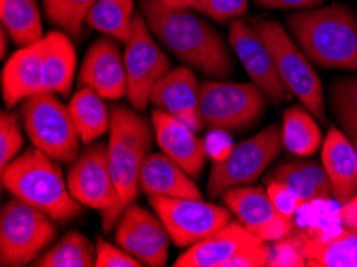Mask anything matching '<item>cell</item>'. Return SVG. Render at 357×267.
Masks as SVG:
<instances>
[{
  "label": "cell",
  "mask_w": 357,
  "mask_h": 267,
  "mask_svg": "<svg viewBox=\"0 0 357 267\" xmlns=\"http://www.w3.org/2000/svg\"><path fill=\"white\" fill-rule=\"evenodd\" d=\"M266 190L275 208L289 218H294L296 215V211H298L303 205H306L305 201L300 197H296L291 190H289L279 183H268Z\"/></svg>",
  "instance_id": "obj_37"
},
{
  "label": "cell",
  "mask_w": 357,
  "mask_h": 267,
  "mask_svg": "<svg viewBox=\"0 0 357 267\" xmlns=\"http://www.w3.org/2000/svg\"><path fill=\"white\" fill-rule=\"evenodd\" d=\"M102 100L95 90L82 86L69 102V112L84 144L93 143L111 127V114Z\"/></svg>",
  "instance_id": "obj_26"
},
{
  "label": "cell",
  "mask_w": 357,
  "mask_h": 267,
  "mask_svg": "<svg viewBox=\"0 0 357 267\" xmlns=\"http://www.w3.org/2000/svg\"><path fill=\"white\" fill-rule=\"evenodd\" d=\"M273 243L268 266H306L301 236H290L289 234L287 237Z\"/></svg>",
  "instance_id": "obj_34"
},
{
  "label": "cell",
  "mask_w": 357,
  "mask_h": 267,
  "mask_svg": "<svg viewBox=\"0 0 357 267\" xmlns=\"http://www.w3.org/2000/svg\"><path fill=\"white\" fill-rule=\"evenodd\" d=\"M284 147L296 157L316 154L322 143L321 128L305 106H291L284 112Z\"/></svg>",
  "instance_id": "obj_28"
},
{
  "label": "cell",
  "mask_w": 357,
  "mask_h": 267,
  "mask_svg": "<svg viewBox=\"0 0 357 267\" xmlns=\"http://www.w3.org/2000/svg\"><path fill=\"white\" fill-rule=\"evenodd\" d=\"M56 221L15 197L0 211V264L18 267L34 263L56 237Z\"/></svg>",
  "instance_id": "obj_6"
},
{
  "label": "cell",
  "mask_w": 357,
  "mask_h": 267,
  "mask_svg": "<svg viewBox=\"0 0 357 267\" xmlns=\"http://www.w3.org/2000/svg\"><path fill=\"white\" fill-rule=\"evenodd\" d=\"M153 36L183 63L215 79L234 73V59L215 27L188 8H170L159 0H139Z\"/></svg>",
  "instance_id": "obj_1"
},
{
  "label": "cell",
  "mask_w": 357,
  "mask_h": 267,
  "mask_svg": "<svg viewBox=\"0 0 357 267\" xmlns=\"http://www.w3.org/2000/svg\"><path fill=\"white\" fill-rule=\"evenodd\" d=\"M221 197L237 221L263 242L280 241L294 231V218L280 213L263 188H232Z\"/></svg>",
  "instance_id": "obj_15"
},
{
  "label": "cell",
  "mask_w": 357,
  "mask_h": 267,
  "mask_svg": "<svg viewBox=\"0 0 357 267\" xmlns=\"http://www.w3.org/2000/svg\"><path fill=\"white\" fill-rule=\"evenodd\" d=\"M287 24L307 59L327 69L357 70V18L342 3L301 10Z\"/></svg>",
  "instance_id": "obj_2"
},
{
  "label": "cell",
  "mask_w": 357,
  "mask_h": 267,
  "mask_svg": "<svg viewBox=\"0 0 357 267\" xmlns=\"http://www.w3.org/2000/svg\"><path fill=\"white\" fill-rule=\"evenodd\" d=\"M154 136L162 152L176 162L191 178L202 173L207 160V146L197 138L196 132L169 112L155 107L151 114Z\"/></svg>",
  "instance_id": "obj_17"
},
{
  "label": "cell",
  "mask_w": 357,
  "mask_h": 267,
  "mask_svg": "<svg viewBox=\"0 0 357 267\" xmlns=\"http://www.w3.org/2000/svg\"><path fill=\"white\" fill-rule=\"evenodd\" d=\"M282 147V128L279 125H271L232 147L228 159L213 163L208 178L210 197L223 195L232 188L250 186L278 159Z\"/></svg>",
  "instance_id": "obj_8"
},
{
  "label": "cell",
  "mask_w": 357,
  "mask_h": 267,
  "mask_svg": "<svg viewBox=\"0 0 357 267\" xmlns=\"http://www.w3.org/2000/svg\"><path fill=\"white\" fill-rule=\"evenodd\" d=\"M200 84L191 68L172 69L154 85L149 102L185 122L194 132L204 128L199 112Z\"/></svg>",
  "instance_id": "obj_18"
},
{
  "label": "cell",
  "mask_w": 357,
  "mask_h": 267,
  "mask_svg": "<svg viewBox=\"0 0 357 267\" xmlns=\"http://www.w3.org/2000/svg\"><path fill=\"white\" fill-rule=\"evenodd\" d=\"M248 0H200L196 12L220 23L241 18L247 13Z\"/></svg>",
  "instance_id": "obj_35"
},
{
  "label": "cell",
  "mask_w": 357,
  "mask_h": 267,
  "mask_svg": "<svg viewBox=\"0 0 357 267\" xmlns=\"http://www.w3.org/2000/svg\"><path fill=\"white\" fill-rule=\"evenodd\" d=\"M96 267H142V261L133 258L122 247H116L105 238H96Z\"/></svg>",
  "instance_id": "obj_36"
},
{
  "label": "cell",
  "mask_w": 357,
  "mask_h": 267,
  "mask_svg": "<svg viewBox=\"0 0 357 267\" xmlns=\"http://www.w3.org/2000/svg\"><path fill=\"white\" fill-rule=\"evenodd\" d=\"M253 27L266 43L278 66L280 77L289 86L294 96L321 122H326V105H324L322 82L310 59L301 48L295 45L287 31L271 18H257Z\"/></svg>",
  "instance_id": "obj_5"
},
{
  "label": "cell",
  "mask_w": 357,
  "mask_h": 267,
  "mask_svg": "<svg viewBox=\"0 0 357 267\" xmlns=\"http://www.w3.org/2000/svg\"><path fill=\"white\" fill-rule=\"evenodd\" d=\"M263 243L259 237L247 231L239 221H231L204 241L191 245L175 261L176 267H226L232 258L247 248Z\"/></svg>",
  "instance_id": "obj_19"
},
{
  "label": "cell",
  "mask_w": 357,
  "mask_h": 267,
  "mask_svg": "<svg viewBox=\"0 0 357 267\" xmlns=\"http://www.w3.org/2000/svg\"><path fill=\"white\" fill-rule=\"evenodd\" d=\"M322 165L333 199L342 205L353 199L357 194V151L348 136L335 127L328 130L324 141Z\"/></svg>",
  "instance_id": "obj_21"
},
{
  "label": "cell",
  "mask_w": 357,
  "mask_h": 267,
  "mask_svg": "<svg viewBox=\"0 0 357 267\" xmlns=\"http://www.w3.org/2000/svg\"><path fill=\"white\" fill-rule=\"evenodd\" d=\"M96 261V247L84 234L73 231L34 261L37 267H91Z\"/></svg>",
  "instance_id": "obj_30"
},
{
  "label": "cell",
  "mask_w": 357,
  "mask_h": 267,
  "mask_svg": "<svg viewBox=\"0 0 357 267\" xmlns=\"http://www.w3.org/2000/svg\"><path fill=\"white\" fill-rule=\"evenodd\" d=\"M324 0H255V3L263 8L274 10H310L316 8Z\"/></svg>",
  "instance_id": "obj_38"
},
{
  "label": "cell",
  "mask_w": 357,
  "mask_h": 267,
  "mask_svg": "<svg viewBox=\"0 0 357 267\" xmlns=\"http://www.w3.org/2000/svg\"><path fill=\"white\" fill-rule=\"evenodd\" d=\"M2 26L18 47H28L43 37L40 10L36 0H0Z\"/></svg>",
  "instance_id": "obj_27"
},
{
  "label": "cell",
  "mask_w": 357,
  "mask_h": 267,
  "mask_svg": "<svg viewBox=\"0 0 357 267\" xmlns=\"http://www.w3.org/2000/svg\"><path fill=\"white\" fill-rule=\"evenodd\" d=\"M43 37L32 45L21 47L5 63L2 95L7 107H13L31 96L45 93V85H43L45 39Z\"/></svg>",
  "instance_id": "obj_20"
},
{
  "label": "cell",
  "mask_w": 357,
  "mask_h": 267,
  "mask_svg": "<svg viewBox=\"0 0 357 267\" xmlns=\"http://www.w3.org/2000/svg\"><path fill=\"white\" fill-rule=\"evenodd\" d=\"M114 238L119 247L142 261L143 266L167 264L172 238L158 213L135 204L127 206L116 224Z\"/></svg>",
  "instance_id": "obj_14"
},
{
  "label": "cell",
  "mask_w": 357,
  "mask_h": 267,
  "mask_svg": "<svg viewBox=\"0 0 357 267\" xmlns=\"http://www.w3.org/2000/svg\"><path fill=\"white\" fill-rule=\"evenodd\" d=\"M160 3H164L165 7H170V8H188L191 10L194 8L196 10L197 3L200 0H159Z\"/></svg>",
  "instance_id": "obj_40"
},
{
  "label": "cell",
  "mask_w": 357,
  "mask_h": 267,
  "mask_svg": "<svg viewBox=\"0 0 357 267\" xmlns=\"http://www.w3.org/2000/svg\"><path fill=\"white\" fill-rule=\"evenodd\" d=\"M135 0H98L86 15L85 23L101 32L126 43L132 34Z\"/></svg>",
  "instance_id": "obj_29"
},
{
  "label": "cell",
  "mask_w": 357,
  "mask_h": 267,
  "mask_svg": "<svg viewBox=\"0 0 357 267\" xmlns=\"http://www.w3.org/2000/svg\"><path fill=\"white\" fill-rule=\"evenodd\" d=\"M8 32L5 27L2 26V29H0V40H2V47H0V50H2V53H0V56H2V59H5V56H7V48H8V43H7V39H8Z\"/></svg>",
  "instance_id": "obj_41"
},
{
  "label": "cell",
  "mask_w": 357,
  "mask_h": 267,
  "mask_svg": "<svg viewBox=\"0 0 357 267\" xmlns=\"http://www.w3.org/2000/svg\"><path fill=\"white\" fill-rule=\"evenodd\" d=\"M137 109L126 106L112 107L109 127V168L117 190V206L111 218V231L116 227L123 210L137 199L139 171L153 144V130Z\"/></svg>",
  "instance_id": "obj_4"
},
{
  "label": "cell",
  "mask_w": 357,
  "mask_h": 267,
  "mask_svg": "<svg viewBox=\"0 0 357 267\" xmlns=\"http://www.w3.org/2000/svg\"><path fill=\"white\" fill-rule=\"evenodd\" d=\"M332 109L357 151V75L340 79L332 86Z\"/></svg>",
  "instance_id": "obj_32"
},
{
  "label": "cell",
  "mask_w": 357,
  "mask_h": 267,
  "mask_svg": "<svg viewBox=\"0 0 357 267\" xmlns=\"http://www.w3.org/2000/svg\"><path fill=\"white\" fill-rule=\"evenodd\" d=\"M68 186L80 205L102 211V229L111 232L117 190L112 181L107 144L96 143L86 147L69 170Z\"/></svg>",
  "instance_id": "obj_12"
},
{
  "label": "cell",
  "mask_w": 357,
  "mask_h": 267,
  "mask_svg": "<svg viewBox=\"0 0 357 267\" xmlns=\"http://www.w3.org/2000/svg\"><path fill=\"white\" fill-rule=\"evenodd\" d=\"M266 183H279L291 190L305 204L326 200L332 195L330 183L322 163L305 157L285 160L268 173Z\"/></svg>",
  "instance_id": "obj_23"
},
{
  "label": "cell",
  "mask_w": 357,
  "mask_h": 267,
  "mask_svg": "<svg viewBox=\"0 0 357 267\" xmlns=\"http://www.w3.org/2000/svg\"><path fill=\"white\" fill-rule=\"evenodd\" d=\"M98 0H43V13L53 26L71 37H80L86 15Z\"/></svg>",
  "instance_id": "obj_31"
},
{
  "label": "cell",
  "mask_w": 357,
  "mask_h": 267,
  "mask_svg": "<svg viewBox=\"0 0 357 267\" xmlns=\"http://www.w3.org/2000/svg\"><path fill=\"white\" fill-rule=\"evenodd\" d=\"M21 119L32 146L56 162H74L79 154L80 135L69 107L53 93L28 98L21 106Z\"/></svg>",
  "instance_id": "obj_7"
},
{
  "label": "cell",
  "mask_w": 357,
  "mask_h": 267,
  "mask_svg": "<svg viewBox=\"0 0 357 267\" xmlns=\"http://www.w3.org/2000/svg\"><path fill=\"white\" fill-rule=\"evenodd\" d=\"M266 106V96L255 84L207 80L200 85L199 112L204 127L245 130L255 123Z\"/></svg>",
  "instance_id": "obj_9"
},
{
  "label": "cell",
  "mask_w": 357,
  "mask_h": 267,
  "mask_svg": "<svg viewBox=\"0 0 357 267\" xmlns=\"http://www.w3.org/2000/svg\"><path fill=\"white\" fill-rule=\"evenodd\" d=\"M79 82L105 100H119L127 95L126 61L112 37H101L91 43L80 68Z\"/></svg>",
  "instance_id": "obj_16"
},
{
  "label": "cell",
  "mask_w": 357,
  "mask_h": 267,
  "mask_svg": "<svg viewBox=\"0 0 357 267\" xmlns=\"http://www.w3.org/2000/svg\"><path fill=\"white\" fill-rule=\"evenodd\" d=\"M340 221L346 229L357 231V194L343 204L342 211H340Z\"/></svg>",
  "instance_id": "obj_39"
},
{
  "label": "cell",
  "mask_w": 357,
  "mask_h": 267,
  "mask_svg": "<svg viewBox=\"0 0 357 267\" xmlns=\"http://www.w3.org/2000/svg\"><path fill=\"white\" fill-rule=\"evenodd\" d=\"M45 39L43 54V85L48 93L68 96L71 93L75 73V50L64 31H52Z\"/></svg>",
  "instance_id": "obj_25"
},
{
  "label": "cell",
  "mask_w": 357,
  "mask_h": 267,
  "mask_svg": "<svg viewBox=\"0 0 357 267\" xmlns=\"http://www.w3.org/2000/svg\"><path fill=\"white\" fill-rule=\"evenodd\" d=\"M300 236L306 266L357 267V231L344 229L337 236L310 231Z\"/></svg>",
  "instance_id": "obj_24"
},
{
  "label": "cell",
  "mask_w": 357,
  "mask_h": 267,
  "mask_svg": "<svg viewBox=\"0 0 357 267\" xmlns=\"http://www.w3.org/2000/svg\"><path fill=\"white\" fill-rule=\"evenodd\" d=\"M229 45L266 100L273 101L274 105H282L290 100L294 93L280 77L273 54L255 27L241 18L232 20L229 24Z\"/></svg>",
  "instance_id": "obj_13"
},
{
  "label": "cell",
  "mask_w": 357,
  "mask_h": 267,
  "mask_svg": "<svg viewBox=\"0 0 357 267\" xmlns=\"http://www.w3.org/2000/svg\"><path fill=\"white\" fill-rule=\"evenodd\" d=\"M123 61L127 69V100L138 112L149 105L154 85L172 70V63L160 50L146 18L135 15L132 34L126 42Z\"/></svg>",
  "instance_id": "obj_10"
},
{
  "label": "cell",
  "mask_w": 357,
  "mask_h": 267,
  "mask_svg": "<svg viewBox=\"0 0 357 267\" xmlns=\"http://www.w3.org/2000/svg\"><path fill=\"white\" fill-rule=\"evenodd\" d=\"M24 146L20 117L13 112L0 114V170L15 160Z\"/></svg>",
  "instance_id": "obj_33"
},
{
  "label": "cell",
  "mask_w": 357,
  "mask_h": 267,
  "mask_svg": "<svg viewBox=\"0 0 357 267\" xmlns=\"http://www.w3.org/2000/svg\"><path fill=\"white\" fill-rule=\"evenodd\" d=\"M2 184L56 222H68L82 213V205L73 197L56 160L36 146L3 168Z\"/></svg>",
  "instance_id": "obj_3"
},
{
  "label": "cell",
  "mask_w": 357,
  "mask_h": 267,
  "mask_svg": "<svg viewBox=\"0 0 357 267\" xmlns=\"http://www.w3.org/2000/svg\"><path fill=\"white\" fill-rule=\"evenodd\" d=\"M139 189L149 197L202 199L191 176L164 152L148 154L144 159L139 171Z\"/></svg>",
  "instance_id": "obj_22"
},
{
  "label": "cell",
  "mask_w": 357,
  "mask_h": 267,
  "mask_svg": "<svg viewBox=\"0 0 357 267\" xmlns=\"http://www.w3.org/2000/svg\"><path fill=\"white\" fill-rule=\"evenodd\" d=\"M149 204L176 247H191L232 221L229 208L208 204L202 199L149 197Z\"/></svg>",
  "instance_id": "obj_11"
}]
</instances>
